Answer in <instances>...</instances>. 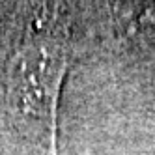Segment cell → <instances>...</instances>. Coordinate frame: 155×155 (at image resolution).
<instances>
[{
  "instance_id": "1",
  "label": "cell",
  "mask_w": 155,
  "mask_h": 155,
  "mask_svg": "<svg viewBox=\"0 0 155 155\" xmlns=\"http://www.w3.org/2000/svg\"><path fill=\"white\" fill-rule=\"evenodd\" d=\"M68 52L60 41H39L26 49L17 62L12 94L15 108L28 131L36 135L51 155L56 153V107Z\"/></svg>"
}]
</instances>
